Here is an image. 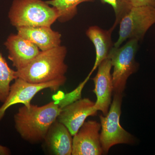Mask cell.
<instances>
[{"mask_svg":"<svg viewBox=\"0 0 155 155\" xmlns=\"http://www.w3.org/2000/svg\"><path fill=\"white\" fill-rule=\"evenodd\" d=\"M54 96V101L42 106L31 104L19 108L14 115L15 127L21 137L31 143L43 141L52 124L58 119L62 109L81 97L77 88L68 94Z\"/></svg>","mask_w":155,"mask_h":155,"instance_id":"6da1fadb","label":"cell"},{"mask_svg":"<svg viewBox=\"0 0 155 155\" xmlns=\"http://www.w3.org/2000/svg\"><path fill=\"white\" fill-rule=\"evenodd\" d=\"M67 50L60 45L45 51H41L25 68L16 70L17 78L32 83H42L58 79H67L68 66L65 64Z\"/></svg>","mask_w":155,"mask_h":155,"instance_id":"7a4b0ae2","label":"cell"},{"mask_svg":"<svg viewBox=\"0 0 155 155\" xmlns=\"http://www.w3.org/2000/svg\"><path fill=\"white\" fill-rule=\"evenodd\" d=\"M10 23L16 28L48 26L58 20L57 9L43 0H14L8 12Z\"/></svg>","mask_w":155,"mask_h":155,"instance_id":"3957f363","label":"cell"},{"mask_svg":"<svg viewBox=\"0 0 155 155\" xmlns=\"http://www.w3.org/2000/svg\"><path fill=\"white\" fill-rule=\"evenodd\" d=\"M122 94L114 93V99L108 113L99 116L101 125L100 141L104 154L107 153L114 146L119 144H133L134 137L120 125V117Z\"/></svg>","mask_w":155,"mask_h":155,"instance_id":"277c9868","label":"cell"},{"mask_svg":"<svg viewBox=\"0 0 155 155\" xmlns=\"http://www.w3.org/2000/svg\"><path fill=\"white\" fill-rule=\"evenodd\" d=\"M139 41L129 39L124 45L114 46L108 58L110 60L114 71L112 74L114 93L122 94L127 79L138 70L135 56L138 49Z\"/></svg>","mask_w":155,"mask_h":155,"instance_id":"5b68a950","label":"cell"},{"mask_svg":"<svg viewBox=\"0 0 155 155\" xmlns=\"http://www.w3.org/2000/svg\"><path fill=\"white\" fill-rule=\"evenodd\" d=\"M155 24V7H133L119 22V38L114 46L118 48L127 40L141 41Z\"/></svg>","mask_w":155,"mask_h":155,"instance_id":"8992f818","label":"cell"},{"mask_svg":"<svg viewBox=\"0 0 155 155\" xmlns=\"http://www.w3.org/2000/svg\"><path fill=\"white\" fill-rule=\"evenodd\" d=\"M67 79H58L42 83H32L17 78L11 84L10 92L5 101L0 107V122L4 118L6 111L12 106L22 104L24 106L30 105L31 101L35 96L45 89L56 91L66 83Z\"/></svg>","mask_w":155,"mask_h":155,"instance_id":"52a82bcc","label":"cell"},{"mask_svg":"<svg viewBox=\"0 0 155 155\" xmlns=\"http://www.w3.org/2000/svg\"><path fill=\"white\" fill-rule=\"evenodd\" d=\"M101 123L94 120L85 122L73 136L72 155L104 154L100 141Z\"/></svg>","mask_w":155,"mask_h":155,"instance_id":"ba28073f","label":"cell"},{"mask_svg":"<svg viewBox=\"0 0 155 155\" xmlns=\"http://www.w3.org/2000/svg\"><path fill=\"white\" fill-rule=\"evenodd\" d=\"M95 102L87 98L79 99L62 109L57 120L68 128L72 136L77 133L87 117L97 115Z\"/></svg>","mask_w":155,"mask_h":155,"instance_id":"9c48e42d","label":"cell"},{"mask_svg":"<svg viewBox=\"0 0 155 155\" xmlns=\"http://www.w3.org/2000/svg\"><path fill=\"white\" fill-rule=\"evenodd\" d=\"M97 68L96 75L92 79L94 84L93 92L97 97L94 107L97 110L101 111L105 116L112 103V93L114 92L110 60L109 58L105 59Z\"/></svg>","mask_w":155,"mask_h":155,"instance_id":"30bf717a","label":"cell"},{"mask_svg":"<svg viewBox=\"0 0 155 155\" xmlns=\"http://www.w3.org/2000/svg\"><path fill=\"white\" fill-rule=\"evenodd\" d=\"M4 45L8 52V58L17 70L25 68L41 52L34 44L18 34H10Z\"/></svg>","mask_w":155,"mask_h":155,"instance_id":"8fae6325","label":"cell"},{"mask_svg":"<svg viewBox=\"0 0 155 155\" xmlns=\"http://www.w3.org/2000/svg\"><path fill=\"white\" fill-rule=\"evenodd\" d=\"M72 140L68 128L57 119L51 125L43 141L52 154L71 155Z\"/></svg>","mask_w":155,"mask_h":155,"instance_id":"7c38bea8","label":"cell"},{"mask_svg":"<svg viewBox=\"0 0 155 155\" xmlns=\"http://www.w3.org/2000/svg\"><path fill=\"white\" fill-rule=\"evenodd\" d=\"M17 34L30 41L41 51H45L61 45V35L51 27L35 26L17 28Z\"/></svg>","mask_w":155,"mask_h":155,"instance_id":"4fadbf2b","label":"cell"},{"mask_svg":"<svg viewBox=\"0 0 155 155\" xmlns=\"http://www.w3.org/2000/svg\"><path fill=\"white\" fill-rule=\"evenodd\" d=\"M114 29L111 27L109 30H104L97 25L89 27L86 35L93 44L95 49L96 58L94 65L88 75L92 74L105 59L114 47L112 40V33Z\"/></svg>","mask_w":155,"mask_h":155,"instance_id":"5bb4252c","label":"cell"},{"mask_svg":"<svg viewBox=\"0 0 155 155\" xmlns=\"http://www.w3.org/2000/svg\"><path fill=\"white\" fill-rule=\"evenodd\" d=\"M95 0H48L46 1L50 5L57 9L58 13V20L66 22L72 20L77 15V7L81 3L93 2Z\"/></svg>","mask_w":155,"mask_h":155,"instance_id":"9a60e30c","label":"cell"},{"mask_svg":"<svg viewBox=\"0 0 155 155\" xmlns=\"http://www.w3.org/2000/svg\"><path fill=\"white\" fill-rule=\"evenodd\" d=\"M17 78L16 71L9 67L7 61L0 53V102L4 103L10 92L11 83Z\"/></svg>","mask_w":155,"mask_h":155,"instance_id":"2e32d148","label":"cell"},{"mask_svg":"<svg viewBox=\"0 0 155 155\" xmlns=\"http://www.w3.org/2000/svg\"><path fill=\"white\" fill-rule=\"evenodd\" d=\"M103 4H107L112 6L115 13V22L112 28H116L121 19L130 11L133 6L130 0H100Z\"/></svg>","mask_w":155,"mask_h":155,"instance_id":"e0dca14e","label":"cell"},{"mask_svg":"<svg viewBox=\"0 0 155 155\" xmlns=\"http://www.w3.org/2000/svg\"><path fill=\"white\" fill-rule=\"evenodd\" d=\"M133 7L151 6L155 7V0H130Z\"/></svg>","mask_w":155,"mask_h":155,"instance_id":"ac0fdd59","label":"cell"},{"mask_svg":"<svg viewBox=\"0 0 155 155\" xmlns=\"http://www.w3.org/2000/svg\"><path fill=\"white\" fill-rule=\"evenodd\" d=\"M11 154V150L8 148L0 145V155H9Z\"/></svg>","mask_w":155,"mask_h":155,"instance_id":"d6986e66","label":"cell"}]
</instances>
